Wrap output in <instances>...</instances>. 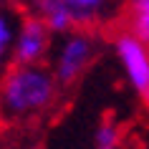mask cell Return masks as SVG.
<instances>
[{
	"label": "cell",
	"instance_id": "cell-1",
	"mask_svg": "<svg viewBox=\"0 0 149 149\" xmlns=\"http://www.w3.org/2000/svg\"><path fill=\"white\" fill-rule=\"evenodd\" d=\"M61 86L46 66H13L0 81V124H28L46 116Z\"/></svg>",
	"mask_w": 149,
	"mask_h": 149
},
{
	"label": "cell",
	"instance_id": "cell-2",
	"mask_svg": "<svg viewBox=\"0 0 149 149\" xmlns=\"http://www.w3.org/2000/svg\"><path fill=\"white\" fill-rule=\"evenodd\" d=\"M99 56V36L94 31H73L63 36L53 53V79L61 88L73 86L84 76V71Z\"/></svg>",
	"mask_w": 149,
	"mask_h": 149
},
{
	"label": "cell",
	"instance_id": "cell-3",
	"mask_svg": "<svg viewBox=\"0 0 149 149\" xmlns=\"http://www.w3.org/2000/svg\"><path fill=\"white\" fill-rule=\"evenodd\" d=\"M114 53L136 96L149 104V46L124 28L114 36Z\"/></svg>",
	"mask_w": 149,
	"mask_h": 149
},
{
	"label": "cell",
	"instance_id": "cell-4",
	"mask_svg": "<svg viewBox=\"0 0 149 149\" xmlns=\"http://www.w3.org/2000/svg\"><path fill=\"white\" fill-rule=\"evenodd\" d=\"M51 38L53 33L48 31L43 18H38L36 13L20 15L15 48H13V66H43L51 51Z\"/></svg>",
	"mask_w": 149,
	"mask_h": 149
},
{
	"label": "cell",
	"instance_id": "cell-5",
	"mask_svg": "<svg viewBox=\"0 0 149 149\" xmlns=\"http://www.w3.org/2000/svg\"><path fill=\"white\" fill-rule=\"evenodd\" d=\"M20 15L13 8H0V81L13 68V48H15V36Z\"/></svg>",
	"mask_w": 149,
	"mask_h": 149
},
{
	"label": "cell",
	"instance_id": "cell-6",
	"mask_svg": "<svg viewBox=\"0 0 149 149\" xmlns=\"http://www.w3.org/2000/svg\"><path fill=\"white\" fill-rule=\"evenodd\" d=\"M126 31L149 46V0H134L126 13Z\"/></svg>",
	"mask_w": 149,
	"mask_h": 149
},
{
	"label": "cell",
	"instance_id": "cell-7",
	"mask_svg": "<svg viewBox=\"0 0 149 149\" xmlns=\"http://www.w3.org/2000/svg\"><path fill=\"white\" fill-rule=\"evenodd\" d=\"M119 136H121L119 126L114 124L111 119H106V121H101V124H99V129H96V147L114 149V147L119 144Z\"/></svg>",
	"mask_w": 149,
	"mask_h": 149
},
{
	"label": "cell",
	"instance_id": "cell-8",
	"mask_svg": "<svg viewBox=\"0 0 149 149\" xmlns=\"http://www.w3.org/2000/svg\"><path fill=\"white\" fill-rule=\"evenodd\" d=\"M96 149H106V147H96Z\"/></svg>",
	"mask_w": 149,
	"mask_h": 149
}]
</instances>
